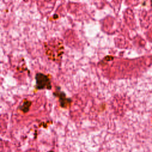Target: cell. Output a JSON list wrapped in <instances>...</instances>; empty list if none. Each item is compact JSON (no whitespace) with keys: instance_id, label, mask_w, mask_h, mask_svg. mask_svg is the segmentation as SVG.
<instances>
[{"instance_id":"cell-2","label":"cell","mask_w":152,"mask_h":152,"mask_svg":"<svg viewBox=\"0 0 152 152\" xmlns=\"http://www.w3.org/2000/svg\"><path fill=\"white\" fill-rule=\"evenodd\" d=\"M49 152H53V151H49Z\"/></svg>"},{"instance_id":"cell-1","label":"cell","mask_w":152,"mask_h":152,"mask_svg":"<svg viewBox=\"0 0 152 152\" xmlns=\"http://www.w3.org/2000/svg\"><path fill=\"white\" fill-rule=\"evenodd\" d=\"M36 87L38 89H50V81L47 75L42 73H37L36 75Z\"/></svg>"}]
</instances>
